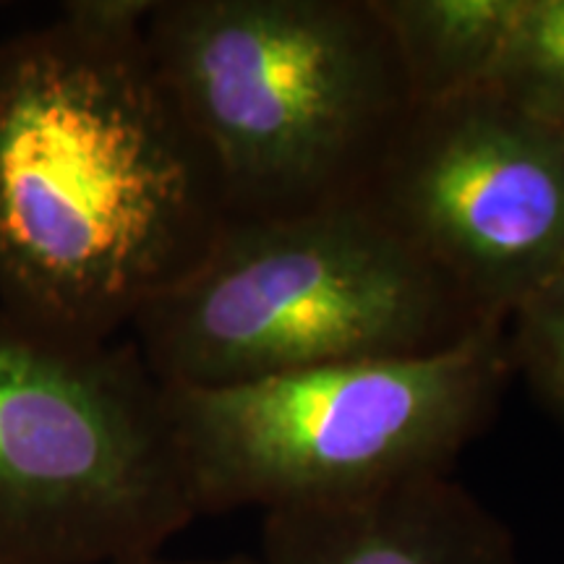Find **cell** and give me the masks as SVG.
<instances>
[{
    "instance_id": "1",
    "label": "cell",
    "mask_w": 564,
    "mask_h": 564,
    "mask_svg": "<svg viewBox=\"0 0 564 564\" xmlns=\"http://www.w3.org/2000/svg\"><path fill=\"white\" fill-rule=\"evenodd\" d=\"M154 0H70L0 40V306L116 340L228 223L144 40Z\"/></svg>"
},
{
    "instance_id": "2",
    "label": "cell",
    "mask_w": 564,
    "mask_h": 564,
    "mask_svg": "<svg viewBox=\"0 0 564 564\" xmlns=\"http://www.w3.org/2000/svg\"><path fill=\"white\" fill-rule=\"evenodd\" d=\"M144 40L228 220L358 194L413 108L371 0H154Z\"/></svg>"
},
{
    "instance_id": "3",
    "label": "cell",
    "mask_w": 564,
    "mask_h": 564,
    "mask_svg": "<svg viewBox=\"0 0 564 564\" xmlns=\"http://www.w3.org/2000/svg\"><path fill=\"white\" fill-rule=\"evenodd\" d=\"M364 196L228 220L131 324L162 387H230L447 350L486 327Z\"/></svg>"
},
{
    "instance_id": "4",
    "label": "cell",
    "mask_w": 564,
    "mask_h": 564,
    "mask_svg": "<svg viewBox=\"0 0 564 564\" xmlns=\"http://www.w3.org/2000/svg\"><path fill=\"white\" fill-rule=\"evenodd\" d=\"M514 377L505 322L447 350L230 387H165L196 514L348 497L453 474Z\"/></svg>"
},
{
    "instance_id": "5",
    "label": "cell",
    "mask_w": 564,
    "mask_h": 564,
    "mask_svg": "<svg viewBox=\"0 0 564 564\" xmlns=\"http://www.w3.org/2000/svg\"><path fill=\"white\" fill-rule=\"evenodd\" d=\"M196 518L165 387L137 343L0 306V560L116 564Z\"/></svg>"
},
{
    "instance_id": "6",
    "label": "cell",
    "mask_w": 564,
    "mask_h": 564,
    "mask_svg": "<svg viewBox=\"0 0 564 564\" xmlns=\"http://www.w3.org/2000/svg\"><path fill=\"white\" fill-rule=\"evenodd\" d=\"M358 196L484 322L564 264V133L486 87L413 105Z\"/></svg>"
},
{
    "instance_id": "7",
    "label": "cell",
    "mask_w": 564,
    "mask_h": 564,
    "mask_svg": "<svg viewBox=\"0 0 564 564\" xmlns=\"http://www.w3.org/2000/svg\"><path fill=\"white\" fill-rule=\"evenodd\" d=\"M262 564H520L514 535L453 474L264 512Z\"/></svg>"
},
{
    "instance_id": "8",
    "label": "cell",
    "mask_w": 564,
    "mask_h": 564,
    "mask_svg": "<svg viewBox=\"0 0 564 564\" xmlns=\"http://www.w3.org/2000/svg\"><path fill=\"white\" fill-rule=\"evenodd\" d=\"M390 34L413 105L484 87L518 0H371Z\"/></svg>"
},
{
    "instance_id": "9",
    "label": "cell",
    "mask_w": 564,
    "mask_h": 564,
    "mask_svg": "<svg viewBox=\"0 0 564 564\" xmlns=\"http://www.w3.org/2000/svg\"><path fill=\"white\" fill-rule=\"evenodd\" d=\"M484 87L564 133V0H518Z\"/></svg>"
},
{
    "instance_id": "10",
    "label": "cell",
    "mask_w": 564,
    "mask_h": 564,
    "mask_svg": "<svg viewBox=\"0 0 564 564\" xmlns=\"http://www.w3.org/2000/svg\"><path fill=\"white\" fill-rule=\"evenodd\" d=\"M512 369L564 421V264L507 322Z\"/></svg>"
},
{
    "instance_id": "11",
    "label": "cell",
    "mask_w": 564,
    "mask_h": 564,
    "mask_svg": "<svg viewBox=\"0 0 564 564\" xmlns=\"http://www.w3.org/2000/svg\"><path fill=\"white\" fill-rule=\"evenodd\" d=\"M116 564H262L259 554H230V556H215V560H171V556H162V552L154 554H141L131 556V560L116 562Z\"/></svg>"
},
{
    "instance_id": "12",
    "label": "cell",
    "mask_w": 564,
    "mask_h": 564,
    "mask_svg": "<svg viewBox=\"0 0 564 564\" xmlns=\"http://www.w3.org/2000/svg\"><path fill=\"white\" fill-rule=\"evenodd\" d=\"M0 564H9V562H3V560H0Z\"/></svg>"
}]
</instances>
